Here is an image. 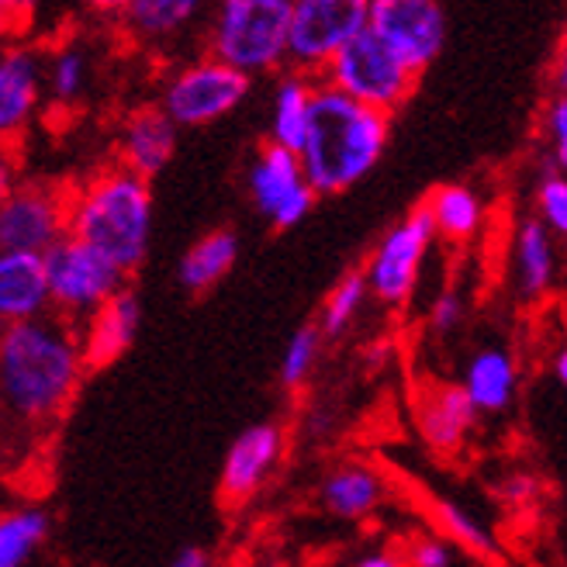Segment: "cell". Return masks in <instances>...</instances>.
Returning <instances> with one entry per match:
<instances>
[{"label":"cell","mask_w":567,"mask_h":567,"mask_svg":"<svg viewBox=\"0 0 567 567\" xmlns=\"http://www.w3.org/2000/svg\"><path fill=\"white\" fill-rule=\"evenodd\" d=\"M87 378L80 326L45 311L0 329V419L42 430L66 415Z\"/></svg>","instance_id":"1"},{"label":"cell","mask_w":567,"mask_h":567,"mask_svg":"<svg viewBox=\"0 0 567 567\" xmlns=\"http://www.w3.org/2000/svg\"><path fill=\"white\" fill-rule=\"evenodd\" d=\"M391 142V115L367 107L319 80L308 132L298 146L308 184L319 197H336L378 169Z\"/></svg>","instance_id":"2"},{"label":"cell","mask_w":567,"mask_h":567,"mask_svg":"<svg viewBox=\"0 0 567 567\" xmlns=\"http://www.w3.org/2000/svg\"><path fill=\"white\" fill-rule=\"evenodd\" d=\"M156 202L150 177L111 163L70 187V236L94 246L118 270L135 274L150 257Z\"/></svg>","instance_id":"3"},{"label":"cell","mask_w":567,"mask_h":567,"mask_svg":"<svg viewBox=\"0 0 567 567\" xmlns=\"http://www.w3.org/2000/svg\"><path fill=\"white\" fill-rule=\"evenodd\" d=\"M288 28L291 0H215L205 45L246 76H267L288 66Z\"/></svg>","instance_id":"4"},{"label":"cell","mask_w":567,"mask_h":567,"mask_svg":"<svg viewBox=\"0 0 567 567\" xmlns=\"http://www.w3.org/2000/svg\"><path fill=\"white\" fill-rule=\"evenodd\" d=\"M419 76L422 73H415L371 28H363L357 39H350L319 73V80L336 87L339 94H347L367 107H378L384 115H394V111L412 101Z\"/></svg>","instance_id":"5"},{"label":"cell","mask_w":567,"mask_h":567,"mask_svg":"<svg viewBox=\"0 0 567 567\" xmlns=\"http://www.w3.org/2000/svg\"><path fill=\"white\" fill-rule=\"evenodd\" d=\"M249 87L252 76L205 52L181 63L177 70H169L156 104L177 128H205L239 111L249 97Z\"/></svg>","instance_id":"6"},{"label":"cell","mask_w":567,"mask_h":567,"mask_svg":"<svg viewBox=\"0 0 567 567\" xmlns=\"http://www.w3.org/2000/svg\"><path fill=\"white\" fill-rule=\"evenodd\" d=\"M433 246H436L433 218L425 212V205H415L367 252L360 270L367 288H371V298L384 308H405L419 288Z\"/></svg>","instance_id":"7"},{"label":"cell","mask_w":567,"mask_h":567,"mask_svg":"<svg viewBox=\"0 0 567 567\" xmlns=\"http://www.w3.org/2000/svg\"><path fill=\"white\" fill-rule=\"evenodd\" d=\"M49 308L70 322H83L97 305H104L115 291L125 288V270H118L94 246L76 236H63L49 252H42Z\"/></svg>","instance_id":"8"},{"label":"cell","mask_w":567,"mask_h":567,"mask_svg":"<svg viewBox=\"0 0 567 567\" xmlns=\"http://www.w3.org/2000/svg\"><path fill=\"white\" fill-rule=\"evenodd\" d=\"M371 0H291L288 70L319 76L332 55L367 28Z\"/></svg>","instance_id":"9"},{"label":"cell","mask_w":567,"mask_h":567,"mask_svg":"<svg viewBox=\"0 0 567 567\" xmlns=\"http://www.w3.org/2000/svg\"><path fill=\"white\" fill-rule=\"evenodd\" d=\"M246 194L257 215L277 233L301 225L319 202L316 187L305 177L298 153L288 146H277L270 138L252 153L246 166Z\"/></svg>","instance_id":"10"},{"label":"cell","mask_w":567,"mask_h":567,"mask_svg":"<svg viewBox=\"0 0 567 567\" xmlns=\"http://www.w3.org/2000/svg\"><path fill=\"white\" fill-rule=\"evenodd\" d=\"M70 233V187L14 181L0 194V249L49 252Z\"/></svg>","instance_id":"11"},{"label":"cell","mask_w":567,"mask_h":567,"mask_svg":"<svg viewBox=\"0 0 567 567\" xmlns=\"http://www.w3.org/2000/svg\"><path fill=\"white\" fill-rule=\"evenodd\" d=\"M367 28L399 52L415 73L430 70L446 45L443 0H371Z\"/></svg>","instance_id":"12"},{"label":"cell","mask_w":567,"mask_h":567,"mask_svg":"<svg viewBox=\"0 0 567 567\" xmlns=\"http://www.w3.org/2000/svg\"><path fill=\"white\" fill-rule=\"evenodd\" d=\"M45 104L42 52L24 42L0 45V142H14L32 128Z\"/></svg>","instance_id":"13"},{"label":"cell","mask_w":567,"mask_h":567,"mask_svg":"<svg viewBox=\"0 0 567 567\" xmlns=\"http://www.w3.org/2000/svg\"><path fill=\"white\" fill-rule=\"evenodd\" d=\"M560 280V252L547 225L526 215L516 221L508 239V288L523 305H540L554 295Z\"/></svg>","instance_id":"14"},{"label":"cell","mask_w":567,"mask_h":567,"mask_svg":"<svg viewBox=\"0 0 567 567\" xmlns=\"http://www.w3.org/2000/svg\"><path fill=\"white\" fill-rule=\"evenodd\" d=\"M284 457V430L277 422H257L243 430L229 453H225V464H221V477H218V488L225 502H249L257 495L267 477L277 471Z\"/></svg>","instance_id":"15"},{"label":"cell","mask_w":567,"mask_h":567,"mask_svg":"<svg viewBox=\"0 0 567 567\" xmlns=\"http://www.w3.org/2000/svg\"><path fill=\"white\" fill-rule=\"evenodd\" d=\"M177 125L169 122V115L159 104H142L132 107L118 125L115 135V163L135 169L142 177H156L159 169L169 166L177 153Z\"/></svg>","instance_id":"16"},{"label":"cell","mask_w":567,"mask_h":567,"mask_svg":"<svg viewBox=\"0 0 567 567\" xmlns=\"http://www.w3.org/2000/svg\"><path fill=\"white\" fill-rule=\"evenodd\" d=\"M138 326H142V305L135 291L122 288L104 305H97L80 322V347H83V360H87V371H104V367L122 360L135 343Z\"/></svg>","instance_id":"17"},{"label":"cell","mask_w":567,"mask_h":567,"mask_svg":"<svg viewBox=\"0 0 567 567\" xmlns=\"http://www.w3.org/2000/svg\"><path fill=\"white\" fill-rule=\"evenodd\" d=\"M215 0H132L118 14L122 32L146 49H166L208 18Z\"/></svg>","instance_id":"18"},{"label":"cell","mask_w":567,"mask_h":567,"mask_svg":"<svg viewBox=\"0 0 567 567\" xmlns=\"http://www.w3.org/2000/svg\"><path fill=\"white\" fill-rule=\"evenodd\" d=\"M49 284L39 252L0 249V329L45 316Z\"/></svg>","instance_id":"19"},{"label":"cell","mask_w":567,"mask_h":567,"mask_svg":"<svg viewBox=\"0 0 567 567\" xmlns=\"http://www.w3.org/2000/svg\"><path fill=\"white\" fill-rule=\"evenodd\" d=\"M419 433L440 453H453L467 443L477 422V409L464 394L461 384H436L419 402Z\"/></svg>","instance_id":"20"},{"label":"cell","mask_w":567,"mask_h":567,"mask_svg":"<svg viewBox=\"0 0 567 567\" xmlns=\"http://www.w3.org/2000/svg\"><path fill=\"white\" fill-rule=\"evenodd\" d=\"M461 388L477 415H498L519 391V363L505 347H485L467 360Z\"/></svg>","instance_id":"21"},{"label":"cell","mask_w":567,"mask_h":567,"mask_svg":"<svg viewBox=\"0 0 567 567\" xmlns=\"http://www.w3.org/2000/svg\"><path fill=\"white\" fill-rule=\"evenodd\" d=\"M425 212L433 218L436 239L450 246L474 243L488 225V205L485 194L474 190L471 184H440L425 194Z\"/></svg>","instance_id":"22"},{"label":"cell","mask_w":567,"mask_h":567,"mask_svg":"<svg viewBox=\"0 0 567 567\" xmlns=\"http://www.w3.org/2000/svg\"><path fill=\"white\" fill-rule=\"evenodd\" d=\"M42 80H45V104L63 107V111L83 104L94 91L91 49L76 39L52 45L49 52H42Z\"/></svg>","instance_id":"23"},{"label":"cell","mask_w":567,"mask_h":567,"mask_svg":"<svg viewBox=\"0 0 567 567\" xmlns=\"http://www.w3.org/2000/svg\"><path fill=\"white\" fill-rule=\"evenodd\" d=\"M316 87H319V76H308V73L284 66V73L274 83V97H270V122H267L270 142L298 153L301 138L308 132V115H311V97H316Z\"/></svg>","instance_id":"24"},{"label":"cell","mask_w":567,"mask_h":567,"mask_svg":"<svg viewBox=\"0 0 567 567\" xmlns=\"http://www.w3.org/2000/svg\"><path fill=\"white\" fill-rule=\"evenodd\" d=\"M236 260H239V236L233 229H212L187 246V252L177 264V280L187 295H208L233 274Z\"/></svg>","instance_id":"25"},{"label":"cell","mask_w":567,"mask_h":567,"mask_svg":"<svg viewBox=\"0 0 567 567\" xmlns=\"http://www.w3.org/2000/svg\"><path fill=\"white\" fill-rule=\"evenodd\" d=\"M319 498L336 519H363L384 502V477L367 464H339L326 474Z\"/></svg>","instance_id":"26"},{"label":"cell","mask_w":567,"mask_h":567,"mask_svg":"<svg viewBox=\"0 0 567 567\" xmlns=\"http://www.w3.org/2000/svg\"><path fill=\"white\" fill-rule=\"evenodd\" d=\"M52 533V519L39 505H18L0 513V567H24Z\"/></svg>","instance_id":"27"},{"label":"cell","mask_w":567,"mask_h":567,"mask_svg":"<svg viewBox=\"0 0 567 567\" xmlns=\"http://www.w3.org/2000/svg\"><path fill=\"white\" fill-rule=\"evenodd\" d=\"M371 301L374 298H371V288H367V280H363V270H350V274H343L332 284V291L326 295V301L319 308V322L316 326L322 329L326 339L347 336Z\"/></svg>","instance_id":"28"},{"label":"cell","mask_w":567,"mask_h":567,"mask_svg":"<svg viewBox=\"0 0 567 567\" xmlns=\"http://www.w3.org/2000/svg\"><path fill=\"white\" fill-rule=\"evenodd\" d=\"M322 343H326V336L316 322L301 326L288 339V347L280 353V367H277V378L284 388L298 391L311 381V374H316V367H319V357H322Z\"/></svg>","instance_id":"29"},{"label":"cell","mask_w":567,"mask_h":567,"mask_svg":"<svg viewBox=\"0 0 567 567\" xmlns=\"http://www.w3.org/2000/svg\"><path fill=\"white\" fill-rule=\"evenodd\" d=\"M533 215L547 225L557 243H567V174L554 166L540 174L533 190Z\"/></svg>","instance_id":"30"},{"label":"cell","mask_w":567,"mask_h":567,"mask_svg":"<svg viewBox=\"0 0 567 567\" xmlns=\"http://www.w3.org/2000/svg\"><path fill=\"white\" fill-rule=\"evenodd\" d=\"M540 128H544V146H547L550 166L567 174V94L554 91V97L544 107Z\"/></svg>","instance_id":"31"},{"label":"cell","mask_w":567,"mask_h":567,"mask_svg":"<svg viewBox=\"0 0 567 567\" xmlns=\"http://www.w3.org/2000/svg\"><path fill=\"white\" fill-rule=\"evenodd\" d=\"M436 519L443 523V529L453 536L457 544H464V547H471L474 554H492L495 550V544H492V536L481 529L461 505H453V502H440L436 505Z\"/></svg>","instance_id":"32"},{"label":"cell","mask_w":567,"mask_h":567,"mask_svg":"<svg viewBox=\"0 0 567 567\" xmlns=\"http://www.w3.org/2000/svg\"><path fill=\"white\" fill-rule=\"evenodd\" d=\"M42 0H0V45L21 42L35 28Z\"/></svg>","instance_id":"33"},{"label":"cell","mask_w":567,"mask_h":567,"mask_svg":"<svg viewBox=\"0 0 567 567\" xmlns=\"http://www.w3.org/2000/svg\"><path fill=\"white\" fill-rule=\"evenodd\" d=\"M464 311H467L464 295H461L457 288H443V291L433 298V305H430V329H433L436 336L457 332L461 322H464Z\"/></svg>","instance_id":"34"},{"label":"cell","mask_w":567,"mask_h":567,"mask_svg":"<svg viewBox=\"0 0 567 567\" xmlns=\"http://www.w3.org/2000/svg\"><path fill=\"white\" fill-rule=\"evenodd\" d=\"M450 564H453V554L436 536H419L409 547V567H450Z\"/></svg>","instance_id":"35"},{"label":"cell","mask_w":567,"mask_h":567,"mask_svg":"<svg viewBox=\"0 0 567 567\" xmlns=\"http://www.w3.org/2000/svg\"><path fill=\"white\" fill-rule=\"evenodd\" d=\"M550 80H554V91L567 94V21H564V32L554 52V66H550Z\"/></svg>","instance_id":"36"},{"label":"cell","mask_w":567,"mask_h":567,"mask_svg":"<svg viewBox=\"0 0 567 567\" xmlns=\"http://www.w3.org/2000/svg\"><path fill=\"white\" fill-rule=\"evenodd\" d=\"M14 181H18V159H14L11 146L0 142V194H4Z\"/></svg>","instance_id":"37"},{"label":"cell","mask_w":567,"mask_h":567,"mask_svg":"<svg viewBox=\"0 0 567 567\" xmlns=\"http://www.w3.org/2000/svg\"><path fill=\"white\" fill-rule=\"evenodd\" d=\"M169 567H212V554L205 547H184L174 560H169Z\"/></svg>","instance_id":"38"},{"label":"cell","mask_w":567,"mask_h":567,"mask_svg":"<svg viewBox=\"0 0 567 567\" xmlns=\"http://www.w3.org/2000/svg\"><path fill=\"white\" fill-rule=\"evenodd\" d=\"M529 492H533V477H523V474L519 477H508L505 485H502V495L505 498H526Z\"/></svg>","instance_id":"39"},{"label":"cell","mask_w":567,"mask_h":567,"mask_svg":"<svg viewBox=\"0 0 567 567\" xmlns=\"http://www.w3.org/2000/svg\"><path fill=\"white\" fill-rule=\"evenodd\" d=\"M357 567H405V560L394 554H367L357 560Z\"/></svg>","instance_id":"40"},{"label":"cell","mask_w":567,"mask_h":567,"mask_svg":"<svg viewBox=\"0 0 567 567\" xmlns=\"http://www.w3.org/2000/svg\"><path fill=\"white\" fill-rule=\"evenodd\" d=\"M128 4H132V0H91V8L107 14V18H118Z\"/></svg>","instance_id":"41"},{"label":"cell","mask_w":567,"mask_h":567,"mask_svg":"<svg viewBox=\"0 0 567 567\" xmlns=\"http://www.w3.org/2000/svg\"><path fill=\"white\" fill-rule=\"evenodd\" d=\"M554 378L567 388V343L554 353Z\"/></svg>","instance_id":"42"},{"label":"cell","mask_w":567,"mask_h":567,"mask_svg":"<svg viewBox=\"0 0 567 567\" xmlns=\"http://www.w3.org/2000/svg\"><path fill=\"white\" fill-rule=\"evenodd\" d=\"M252 567H291V564H284V560H257Z\"/></svg>","instance_id":"43"},{"label":"cell","mask_w":567,"mask_h":567,"mask_svg":"<svg viewBox=\"0 0 567 567\" xmlns=\"http://www.w3.org/2000/svg\"><path fill=\"white\" fill-rule=\"evenodd\" d=\"M564 343H567V316H564Z\"/></svg>","instance_id":"44"},{"label":"cell","mask_w":567,"mask_h":567,"mask_svg":"<svg viewBox=\"0 0 567 567\" xmlns=\"http://www.w3.org/2000/svg\"><path fill=\"white\" fill-rule=\"evenodd\" d=\"M87 4H91V0H87Z\"/></svg>","instance_id":"45"}]
</instances>
